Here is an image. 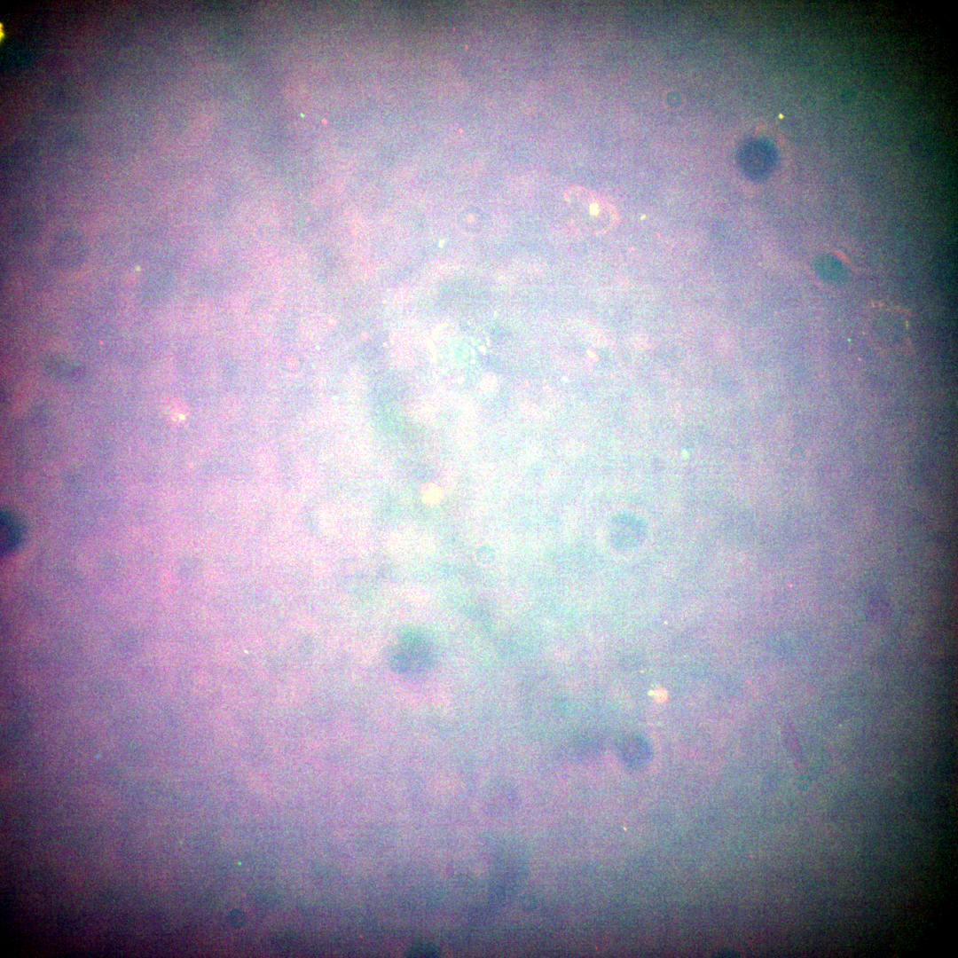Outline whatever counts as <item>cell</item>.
<instances>
[{"mask_svg":"<svg viewBox=\"0 0 958 958\" xmlns=\"http://www.w3.org/2000/svg\"><path fill=\"white\" fill-rule=\"evenodd\" d=\"M23 526L12 513L3 511L0 517L1 554H6L17 548L23 538Z\"/></svg>","mask_w":958,"mask_h":958,"instance_id":"3","label":"cell"},{"mask_svg":"<svg viewBox=\"0 0 958 958\" xmlns=\"http://www.w3.org/2000/svg\"><path fill=\"white\" fill-rule=\"evenodd\" d=\"M564 197L585 225L593 232H604L617 221L612 205L585 188H570Z\"/></svg>","mask_w":958,"mask_h":958,"instance_id":"1","label":"cell"},{"mask_svg":"<svg viewBox=\"0 0 958 958\" xmlns=\"http://www.w3.org/2000/svg\"><path fill=\"white\" fill-rule=\"evenodd\" d=\"M432 654L423 635L418 632L404 633L402 644L389 659L390 668L398 674H417L428 668Z\"/></svg>","mask_w":958,"mask_h":958,"instance_id":"2","label":"cell"},{"mask_svg":"<svg viewBox=\"0 0 958 958\" xmlns=\"http://www.w3.org/2000/svg\"><path fill=\"white\" fill-rule=\"evenodd\" d=\"M438 950L432 944L417 943L412 946L408 953L410 956H433L437 954Z\"/></svg>","mask_w":958,"mask_h":958,"instance_id":"4","label":"cell"}]
</instances>
